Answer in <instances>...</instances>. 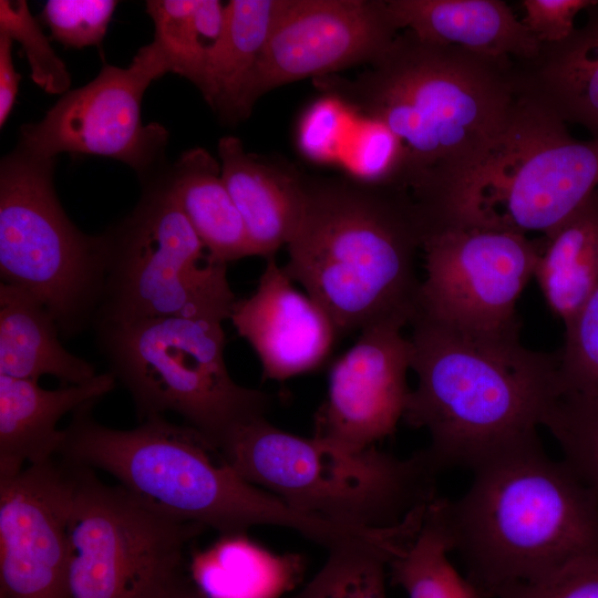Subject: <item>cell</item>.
I'll return each instance as SVG.
<instances>
[{"instance_id": "obj_1", "label": "cell", "mask_w": 598, "mask_h": 598, "mask_svg": "<svg viewBox=\"0 0 598 598\" xmlns=\"http://www.w3.org/2000/svg\"><path fill=\"white\" fill-rule=\"evenodd\" d=\"M362 122L401 143L395 186L408 190L429 230L451 224L467 188L501 142L518 93L514 61L425 42L412 31L354 79H313Z\"/></svg>"}, {"instance_id": "obj_2", "label": "cell", "mask_w": 598, "mask_h": 598, "mask_svg": "<svg viewBox=\"0 0 598 598\" xmlns=\"http://www.w3.org/2000/svg\"><path fill=\"white\" fill-rule=\"evenodd\" d=\"M411 390L403 421L430 435L424 448L441 473L474 470L538 436L561 393L558 352L526 348L519 334L465 333L416 313Z\"/></svg>"}, {"instance_id": "obj_3", "label": "cell", "mask_w": 598, "mask_h": 598, "mask_svg": "<svg viewBox=\"0 0 598 598\" xmlns=\"http://www.w3.org/2000/svg\"><path fill=\"white\" fill-rule=\"evenodd\" d=\"M427 235L411 194L350 176L306 175L300 224L287 244V276L328 315L339 337L390 318L411 323Z\"/></svg>"}, {"instance_id": "obj_4", "label": "cell", "mask_w": 598, "mask_h": 598, "mask_svg": "<svg viewBox=\"0 0 598 598\" xmlns=\"http://www.w3.org/2000/svg\"><path fill=\"white\" fill-rule=\"evenodd\" d=\"M457 499L439 496L451 553L484 598L598 555V504L539 437L488 458Z\"/></svg>"}, {"instance_id": "obj_5", "label": "cell", "mask_w": 598, "mask_h": 598, "mask_svg": "<svg viewBox=\"0 0 598 598\" xmlns=\"http://www.w3.org/2000/svg\"><path fill=\"white\" fill-rule=\"evenodd\" d=\"M93 406L73 413L58 456L111 474L121 486L172 517L221 536L245 535L259 525L283 527L327 550L373 536L370 529L301 513L245 481L186 424L161 415L131 430H116L99 423Z\"/></svg>"}, {"instance_id": "obj_6", "label": "cell", "mask_w": 598, "mask_h": 598, "mask_svg": "<svg viewBox=\"0 0 598 598\" xmlns=\"http://www.w3.org/2000/svg\"><path fill=\"white\" fill-rule=\"evenodd\" d=\"M218 453L290 507L358 528L396 526L437 496L440 472L424 450L406 458L375 446L350 451L280 430L266 416L237 427Z\"/></svg>"}, {"instance_id": "obj_7", "label": "cell", "mask_w": 598, "mask_h": 598, "mask_svg": "<svg viewBox=\"0 0 598 598\" xmlns=\"http://www.w3.org/2000/svg\"><path fill=\"white\" fill-rule=\"evenodd\" d=\"M109 371L140 422L173 412L217 452L240 425L266 416L271 396L228 373L221 322L168 317L93 324Z\"/></svg>"}, {"instance_id": "obj_8", "label": "cell", "mask_w": 598, "mask_h": 598, "mask_svg": "<svg viewBox=\"0 0 598 598\" xmlns=\"http://www.w3.org/2000/svg\"><path fill=\"white\" fill-rule=\"evenodd\" d=\"M104 235V286L93 324L230 319L237 299L227 264L209 252L163 183Z\"/></svg>"}, {"instance_id": "obj_9", "label": "cell", "mask_w": 598, "mask_h": 598, "mask_svg": "<svg viewBox=\"0 0 598 598\" xmlns=\"http://www.w3.org/2000/svg\"><path fill=\"white\" fill-rule=\"evenodd\" d=\"M53 159L18 150L0 169L1 282L37 297L63 339L93 324L105 275V235L81 233L52 185Z\"/></svg>"}, {"instance_id": "obj_10", "label": "cell", "mask_w": 598, "mask_h": 598, "mask_svg": "<svg viewBox=\"0 0 598 598\" xmlns=\"http://www.w3.org/2000/svg\"><path fill=\"white\" fill-rule=\"evenodd\" d=\"M566 124L519 90L501 142L448 226L553 231L598 188V137L576 140Z\"/></svg>"}, {"instance_id": "obj_11", "label": "cell", "mask_w": 598, "mask_h": 598, "mask_svg": "<svg viewBox=\"0 0 598 598\" xmlns=\"http://www.w3.org/2000/svg\"><path fill=\"white\" fill-rule=\"evenodd\" d=\"M69 518L70 598H165L185 575L205 526L172 517L125 487L73 464Z\"/></svg>"}, {"instance_id": "obj_12", "label": "cell", "mask_w": 598, "mask_h": 598, "mask_svg": "<svg viewBox=\"0 0 598 598\" xmlns=\"http://www.w3.org/2000/svg\"><path fill=\"white\" fill-rule=\"evenodd\" d=\"M542 249V241L511 231L464 225L429 231L416 313L465 333L519 334L516 303Z\"/></svg>"}, {"instance_id": "obj_13", "label": "cell", "mask_w": 598, "mask_h": 598, "mask_svg": "<svg viewBox=\"0 0 598 598\" xmlns=\"http://www.w3.org/2000/svg\"><path fill=\"white\" fill-rule=\"evenodd\" d=\"M168 72L153 42L126 68L104 65L93 81L63 94L40 122L24 125L19 148L42 159L62 152L105 156L143 173L165 147L167 132L158 123H142V99Z\"/></svg>"}, {"instance_id": "obj_14", "label": "cell", "mask_w": 598, "mask_h": 598, "mask_svg": "<svg viewBox=\"0 0 598 598\" xmlns=\"http://www.w3.org/2000/svg\"><path fill=\"white\" fill-rule=\"evenodd\" d=\"M388 0H286L248 102L288 83L373 63L398 35Z\"/></svg>"}, {"instance_id": "obj_15", "label": "cell", "mask_w": 598, "mask_h": 598, "mask_svg": "<svg viewBox=\"0 0 598 598\" xmlns=\"http://www.w3.org/2000/svg\"><path fill=\"white\" fill-rule=\"evenodd\" d=\"M74 472L56 456L0 478V592L7 598H70Z\"/></svg>"}, {"instance_id": "obj_16", "label": "cell", "mask_w": 598, "mask_h": 598, "mask_svg": "<svg viewBox=\"0 0 598 598\" xmlns=\"http://www.w3.org/2000/svg\"><path fill=\"white\" fill-rule=\"evenodd\" d=\"M406 324L404 319L390 318L364 327L355 343L332 363L313 436L361 451L395 431L411 393L406 375L413 349L402 334Z\"/></svg>"}, {"instance_id": "obj_17", "label": "cell", "mask_w": 598, "mask_h": 598, "mask_svg": "<svg viewBox=\"0 0 598 598\" xmlns=\"http://www.w3.org/2000/svg\"><path fill=\"white\" fill-rule=\"evenodd\" d=\"M254 293L237 299L230 320L256 352L264 379L285 381L317 370L339 338L328 315L292 286L274 257Z\"/></svg>"}, {"instance_id": "obj_18", "label": "cell", "mask_w": 598, "mask_h": 598, "mask_svg": "<svg viewBox=\"0 0 598 598\" xmlns=\"http://www.w3.org/2000/svg\"><path fill=\"white\" fill-rule=\"evenodd\" d=\"M218 157L254 256L274 257L300 224L306 174L281 159L246 152L241 141L230 135L219 140Z\"/></svg>"}, {"instance_id": "obj_19", "label": "cell", "mask_w": 598, "mask_h": 598, "mask_svg": "<svg viewBox=\"0 0 598 598\" xmlns=\"http://www.w3.org/2000/svg\"><path fill=\"white\" fill-rule=\"evenodd\" d=\"M116 384L110 372L84 384L48 390L35 380L0 374V478L19 474L28 463L56 457L65 439L58 422L66 413L95 404Z\"/></svg>"}, {"instance_id": "obj_20", "label": "cell", "mask_w": 598, "mask_h": 598, "mask_svg": "<svg viewBox=\"0 0 598 598\" xmlns=\"http://www.w3.org/2000/svg\"><path fill=\"white\" fill-rule=\"evenodd\" d=\"M399 30L434 44L513 61H529L540 48L511 7L501 0H388Z\"/></svg>"}, {"instance_id": "obj_21", "label": "cell", "mask_w": 598, "mask_h": 598, "mask_svg": "<svg viewBox=\"0 0 598 598\" xmlns=\"http://www.w3.org/2000/svg\"><path fill=\"white\" fill-rule=\"evenodd\" d=\"M586 22L564 41L540 44L529 61H514L520 91L540 101L565 123L598 137V0L585 10Z\"/></svg>"}, {"instance_id": "obj_22", "label": "cell", "mask_w": 598, "mask_h": 598, "mask_svg": "<svg viewBox=\"0 0 598 598\" xmlns=\"http://www.w3.org/2000/svg\"><path fill=\"white\" fill-rule=\"evenodd\" d=\"M286 0H231L226 23L197 86L225 122L246 120L248 94L259 60Z\"/></svg>"}, {"instance_id": "obj_23", "label": "cell", "mask_w": 598, "mask_h": 598, "mask_svg": "<svg viewBox=\"0 0 598 598\" xmlns=\"http://www.w3.org/2000/svg\"><path fill=\"white\" fill-rule=\"evenodd\" d=\"M53 315L30 292L0 282V374L39 381L52 375L65 385L97 374L86 360L61 343Z\"/></svg>"}, {"instance_id": "obj_24", "label": "cell", "mask_w": 598, "mask_h": 598, "mask_svg": "<svg viewBox=\"0 0 598 598\" xmlns=\"http://www.w3.org/2000/svg\"><path fill=\"white\" fill-rule=\"evenodd\" d=\"M209 252L228 264L254 256L221 165L202 147L182 154L163 183Z\"/></svg>"}, {"instance_id": "obj_25", "label": "cell", "mask_w": 598, "mask_h": 598, "mask_svg": "<svg viewBox=\"0 0 598 598\" xmlns=\"http://www.w3.org/2000/svg\"><path fill=\"white\" fill-rule=\"evenodd\" d=\"M550 311L567 323L598 286V188L545 235L535 269Z\"/></svg>"}, {"instance_id": "obj_26", "label": "cell", "mask_w": 598, "mask_h": 598, "mask_svg": "<svg viewBox=\"0 0 598 598\" xmlns=\"http://www.w3.org/2000/svg\"><path fill=\"white\" fill-rule=\"evenodd\" d=\"M437 497L403 522L388 559V573L408 598H484L452 565Z\"/></svg>"}, {"instance_id": "obj_27", "label": "cell", "mask_w": 598, "mask_h": 598, "mask_svg": "<svg viewBox=\"0 0 598 598\" xmlns=\"http://www.w3.org/2000/svg\"><path fill=\"white\" fill-rule=\"evenodd\" d=\"M244 536H223L195 557L190 577L208 598H279L293 582L298 569L291 561Z\"/></svg>"}, {"instance_id": "obj_28", "label": "cell", "mask_w": 598, "mask_h": 598, "mask_svg": "<svg viewBox=\"0 0 598 598\" xmlns=\"http://www.w3.org/2000/svg\"><path fill=\"white\" fill-rule=\"evenodd\" d=\"M146 11L155 29L152 42L169 72L198 86L224 31L226 4L218 0H148Z\"/></svg>"}, {"instance_id": "obj_29", "label": "cell", "mask_w": 598, "mask_h": 598, "mask_svg": "<svg viewBox=\"0 0 598 598\" xmlns=\"http://www.w3.org/2000/svg\"><path fill=\"white\" fill-rule=\"evenodd\" d=\"M389 548L351 542L328 550L318 573L287 598H386Z\"/></svg>"}, {"instance_id": "obj_30", "label": "cell", "mask_w": 598, "mask_h": 598, "mask_svg": "<svg viewBox=\"0 0 598 598\" xmlns=\"http://www.w3.org/2000/svg\"><path fill=\"white\" fill-rule=\"evenodd\" d=\"M542 425L558 443L561 460L598 504V398L561 391Z\"/></svg>"}, {"instance_id": "obj_31", "label": "cell", "mask_w": 598, "mask_h": 598, "mask_svg": "<svg viewBox=\"0 0 598 598\" xmlns=\"http://www.w3.org/2000/svg\"><path fill=\"white\" fill-rule=\"evenodd\" d=\"M564 326L561 391L598 398V286Z\"/></svg>"}, {"instance_id": "obj_32", "label": "cell", "mask_w": 598, "mask_h": 598, "mask_svg": "<svg viewBox=\"0 0 598 598\" xmlns=\"http://www.w3.org/2000/svg\"><path fill=\"white\" fill-rule=\"evenodd\" d=\"M0 33L22 44L30 63L31 78L40 87L51 94L66 93L71 83L70 74L24 0L0 1Z\"/></svg>"}, {"instance_id": "obj_33", "label": "cell", "mask_w": 598, "mask_h": 598, "mask_svg": "<svg viewBox=\"0 0 598 598\" xmlns=\"http://www.w3.org/2000/svg\"><path fill=\"white\" fill-rule=\"evenodd\" d=\"M116 4L114 0H49L42 19L53 39L82 49L101 43Z\"/></svg>"}, {"instance_id": "obj_34", "label": "cell", "mask_w": 598, "mask_h": 598, "mask_svg": "<svg viewBox=\"0 0 598 598\" xmlns=\"http://www.w3.org/2000/svg\"><path fill=\"white\" fill-rule=\"evenodd\" d=\"M351 113L336 97L323 95L301 113L296 128L298 151L317 164L336 162Z\"/></svg>"}, {"instance_id": "obj_35", "label": "cell", "mask_w": 598, "mask_h": 598, "mask_svg": "<svg viewBox=\"0 0 598 598\" xmlns=\"http://www.w3.org/2000/svg\"><path fill=\"white\" fill-rule=\"evenodd\" d=\"M363 123L344 162L348 176L368 184L395 186L403 157L401 143L382 125Z\"/></svg>"}, {"instance_id": "obj_36", "label": "cell", "mask_w": 598, "mask_h": 598, "mask_svg": "<svg viewBox=\"0 0 598 598\" xmlns=\"http://www.w3.org/2000/svg\"><path fill=\"white\" fill-rule=\"evenodd\" d=\"M499 598H598V555L581 557L540 579L515 586Z\"/></svg>"}, {"instance_id": "obj_37", "label": "cell", "mask_w": 598, "mask_h": 598, "mask_svg": "<svg viewBox=\"0 0 598 598\" xmlns=\"http://www.w3.org/2000/svg\"><path fill=\"white\" fill-rule=\"evenodd\" d=\"M594 0H524L523 23L540 44L566 40L575 30V18Z\"/></svg>"}, {"instance_id": "obj_38", "label": "cell", "mask_w": 598, "mask_h": 598, "mask_svg": "<svg viewBox=\"0 0 598 598\" xmlns=\"http://www.w3.org/2000/svg\"><path fill=\"white\" fill-rule=\"evenodd\" d=\"M12 39L0 33V125L3 126L16 102L20 74L12 59Z\"/></svg>"}, {"instance_id": "obj_39", "label": "cell", "mask_w": 598, "mask_h": 598, "mask_svg": "<svg viewBox=\"0 0 598 598\" xmlns=\"http://www.w3.org/2000/svg\"><path fill=\"white\" fill-rule=\"evenodd\" d=\"M165 598H208L194 582L190 576L184 575L168 591Z\"/></svg>"}, {"instance_id": "obj_40", "label": "cell", "mask_w": 598, "mask_h": 598, "mask_svg": "<svg viewBox=\"0 0 598 598\" xmlns=\"http://www.w3.org/2000/svg\"><path fill=\"white\" fill-rule=\"evenodd\" d=\"M0 598H7V596L0 592Z\"/></svg>"}]
</instances>
